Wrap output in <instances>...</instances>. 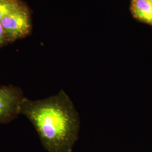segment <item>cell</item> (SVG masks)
<instances>
[{
	"label": "cell",
	"instance_id": "1",
	"mask_svg": "<svg viewBox=\"0 0 152 152\" xmlns=\"http://www.w3.org/2000/svg\"><path fill=\"white\" fill-rule=\"evenodd\" d=\"M20 114L27 118L50 152H69L80 127V115L64 90L41 100L24 97Z\"/></svg>",
	"mask_w": 152,
	"mask_h": 152
},
{
	"label": "cell",
	"instance_id": "2",
	"mask_svg": "<svg viewBox=\"0 0 152 152\" xmlns=\"http://www.w3.org/2000/svg\"><path fill=\"white\" fill-rule=\"evenodd\" d=\"M23 92L13 85L0 87V124L9 123L20 114Z\"/></svg>",
	"mask_w": 152,
	"mask_h": 152
},
{
	"label": "cell",
	"instance_id": "3",
	"mask_svg": "<svg viewBox=\"0 0 152 152\" xmlns=\"http://www.w3.org/2000/svg\"><path fill=\"white\" fill-rule=\"evenodd\" d=\"M1 23L9 41H14L27 35L31 23L27 12L23 8L4 18Z\"/></svg>",
	"mask_w": 152,
	"mask_h": 152
},
{
	"label": "cell",
	"instance_id": "4",
	"mask_svg": "<svg viewBox=\"0 0 152 152\" xmlns=\"http://www.w3.org/2000/svg\"><path fill=\"white\" fill-rule=\"evenodd\" d=\"M131 10L136 18L152 25V3L147 0H132Z\"/></svg>",
	"mask_w": 152,
	"mask_h": 152
},
{
	"label": "cell",
	"instance_id": "5",
	"mask_svg": "<svg viewBox=\"0 0 152 152\" xmlns=\"http://www.w3.org/2000/svg\"><path fill=\"white\" fill-rule=\"evenodd\" d=\"M22 9L16 0H5L0 2V22L7 16Z\"/></svg>",
	"mask_w": 152,
	"mask_h": 152
},
{
	"label": "cell",
	"instance_id": "6",
	"mask_svg": "<svg viewBox=\"0 0 152 152\" xmlns=\"http://www.w3.org/2000/svg\"><path fill=\"white\" fill-rule=\"evenodd\" d=\"M9 38L6 33L1 22H0V47L5 44L7 41H9Z\"/></svg>",
	"mask_w": 152,
	"mask_h": 152
},
{
	"label": "cell",
	"instance_id": "7",
	"mask_svg": "<svg viewBox=\"0 0 152 152\" xmlns=\"http://www.w3.org/2000/svg\"><path fill=\"white\" fill-rule=\"evenodd\" d=\"M147 1H149V2H151L152 3V0H147Z\"/></svg>",
	"mask_w": 152,
	"mask_h": 152
},
{
	"label": "cell",
	"instance_id": "8",
	"mask_svg": "<svg viewBox=\"0 0 152 152\" xmlns=\"http://www.w3.org/2000/svg\"><path fill=\"white\" fill-rule=\"evenodd\" d=\"M5 1V0H0V2H2V1Z\"/></svg>",
	"mask_w": 152,
	"mask_h": 152
}]
</instances>
